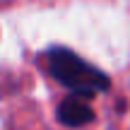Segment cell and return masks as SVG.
Returning a JSON list of instances; mask_svg holds the SVG:
<instances>
[{"label": "cell", "instance_id": "obj_1", "mask_svg": "<svg viewBox=\"0 0 130 130\" xmlns=\"http://www.w3.org/2000/svg\"><path fill=\"white\" fill-rule=\"evenodd\" d=\"M48 68H51L53 77L63 82L77 96H92L108 87V79L104 77V72H99L96 68H92L79 56L65 51V48H56L48 53Z\"/></svg>", "mask_w": 130, "mask_h": 130}, {"label": "cell", "instance_id": "obj_2", "mask_svg": "<svg viewBox=\"0 0 130 130\" xmlns=\"http://www.w3.org/2000/svg\"><path fill=\"white\" fill-rule=\"evenodd\" d=\"M58 118H60V123H65V125L77 128V125L89 123L94 118V113H92V108L82 101V96H68L60 106H58Z\"/></svg>", "mask_w": 130, "mask_h": 130}]
</instances>
